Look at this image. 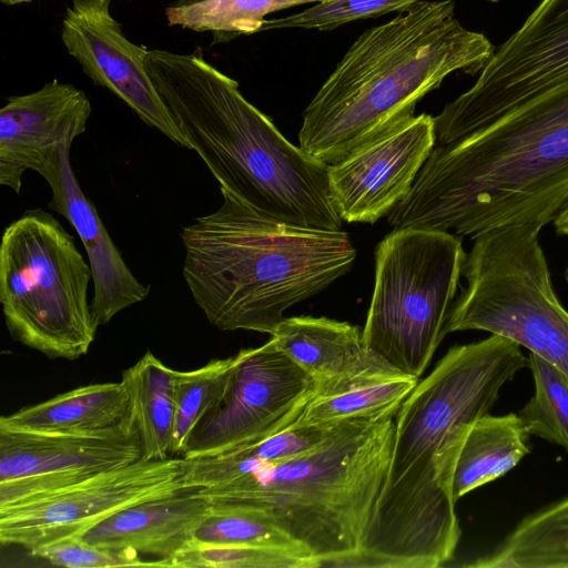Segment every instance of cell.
Wrapping results in <instances>:
<instances>
[{"label": "cell", "mask_w": 568, "mask_h": 568, "mask_svg": "<svg viewBox=\"0 0 568 568\" xmlns=\"http://www.w3.org/2000/svg\"><path fill=\"white\" fill-rule=\"evenodd\" d=\"M526 367L520 345L490 334L450 347L418 379L395 415L385 483L351 568H436L454 558L462 530L452 481L463 437Z\"/></svg>", "instance_id": "6da1fadb"}, {"label": "cell", "mask_w": 568, "mask_h": 568, "mask_svg": "<svg viewBox=\"0 0 568 568\" xmlns=\"http://www.w3.org/2000/svg\"><path fill=\"white\" fill-rule=\"evenodd\" d=\"M395 415L337 423L316 447L290 459L264 460L240 448L183 458L184 487L212 505L255 511L320 567L351 568L385 483Z\"/></svg>", "instance_id": "7a4b0ae2"}, {"label": "cell", "mask_w": 568, "mask_h": 568, "mask_svg": "<svg viewBox=\"0 0 568 568\" xmlns=\"http://www.w3.org/2000/svg\"><path fill=\"white\" fill-rule=\"evenodd\" d=\"M568 205V78L486 126L437 145L386 216L474 239L516 224L545 226Z\"/></svg>", "instance_id": "3957f363"}, {"label": "cell", "mask_w": 568, "mask_h": 568, "mask_svg": "<svg viewBox=\"0 0 568 568\" xmlns=\"http://www.w3.org/2000/svg\"><path fill=\"white\" fill-rule=\"evenodd\" d=\"M495 47L453 0H418L351 44L303 112L300 148L333 164L398 123L456 71L479 73Z\"/></svg>", "instance_id": "277c9868"}, {"label": "cell", "mask_w": 568, "mask_h": 568, "mask_svg": "<svg viewBox=\"0 0 568 568\" xmlns=\"http://www.w3.org/2000/svg\"><path fill=\"white\" fill-rule=\"evenodd\" d=\"M145 65L190 150L220 186L276 221L342 231L327 164L286 140L234 79L204 59L201 48L191 53L149 50Z\"/></svg>", "instance_id": "5b68a950"}, {"label": "cell", "mask_w": 568, "mask_h": 568, "mask_svg": "<svg viewBox=\"0 0 568 568\" xmlns=\"http://www.w3.org/2000/svg\"><path fill=\"white\" fill-rule=\"evenodd\" d=\"M220 191V207L182 229L184 281L211 325L272 335L287 308L351 271L356 250L344 231L293 226Z\"/></svg>", "instance_id": "8992f818"}, {"label": "cell", "mask_w": 568, "mask_h": 568, "mask_svg": "<svg viewBox=\"0 0 568 568\" xmlns=\"http://www.w3.org/2000/svg\"><path fill=\"white\" fill-rule=\"evenodd\" d=\"M91 267L52 214L26 211L3 232L0 302L11 337L50 358L77 359L95 338Z\"/></svg>", "instance_id": "52a82bcc"}, {"label": "cell", "mask_w": 568, "mask_h": 568, "mask_svg": "<svg viewBox=\"0 0 568 568\" xmlns=\"http://www.w3.org/2000/svg\"><path fill=\"white\" fill-rule=\"evenodd\" d=\"M542 227L516 224L475 236L446 334L485 331L509 338L568 378V311L558 298L539 243Z\"/></svg>", "instance_id": "ba28073f"}, {"label": "cell", "mask_w": 568, "mask_h": 568, "mask_svg": "<svg viewBox=\"0 0 568 568\" xmlns=\"http://www.w3.org/2000/svg\"><path fill=\"white\" fill-rule=\"evenodd\" d=\"M467 253L450 232L394 229L375 251V282L364 344L419 379L446 335Z\"/></svg>", "instance_id": "9c48e42d"}, {"label": "cell", "mask_w": 568, "mask_h": 568, "mask_svg": "<svg viewBox=\"0 0 568 568\" xmlns=\"http://www.w3.org/2000/svg\"><path fill=\"white\" fill-rule=\"evenodd\" d=\"M568 78V0H541L475 83L434 116L436 141L456 142Z\"/></svg>", "instance_id": "30bf717a"}, {"label": "cell", "mask_w": 568, "mask_h": 568, "mask_svg": "<svg viewBox=\"0 0 568 568\" xmlns=\"http://www.w3.org/2000/svg\"><path fill=\"white\" fill-rule=\"evenodd\" d=\"M184 459H140L37 499L0 508L2 545L36 547L82 537L133 505L185 490Z\"/></svg>", "instance_id": "8fae6325"}, {"label": "cell", "mask_w": 568, "mask_h": 568, "mask_svg": "<svg viewBox=\"0 0 568 568\" xmlns=\"http://www.w3.org/2000/svg\"><path fill=\"white\" fill-rule=\"evenodd\" d=\"M239 354L224 402L196 426L183 458L222 454L278 434L291 427L315 396L313 378L271 338Z\"/></svg>", "instance_id": "7c38bea8"}, {"label": "cell", "mask_w": 568, "mask_h": 568, "mask_svg": "<svg viewBox=\"0 0 568 568\" xmlns=\"http://www.w3.org/2000/svg\"><path fill=\"white\" fill-rule=\"evenodd\" d=\"M111 1L71 0L61 23L62 43L95 85L122 100L146 125L190 149L150 78L148 48L126 38L111 14Z\"/></svg>", "instance_id": "4fadbf2b"}, {"label": "cell", "mask_w": 568, "mask_h": 568, "mask_svg": "<svg viewBox=\"0 0 568 568\" xmlns=\"http://www.w3.org/2000/svg\"><path fill=\"white\" fill-rule=\"evenodd\" d=\"M436 144L434 116H412L327 165L332 203L348 223L374 224L409 194Z\"/></svg>", "instance_id": "5bb4252c"}, {"label": "cell", "mask_w": 568, "mask_h": 568, "mask_svg": "<svg viewBox=\"0 0 568 568\" xmlns=\"http://www.w3.org/2000/svg\"><path fill=\"white\" fill-rule=\"evenodd\" d=\"M92 106L71 83L53 79L42 88L7 98L0 110V184L17 194L27 170L38 172L88 126Z\"/></svg>", "instance_id": "9a60e30c"}, {"label": "cell", "mask_w": 568, "mask_h": 568, "mask_svg": "<svg viewBox=\"0 0 568 568\" xmlns=\"http://www.w3.org/2000/svg\"><path fill=\"white\" fill-rule=\"evenodd\" d=\"M71 145L61 146L38 173L51 189L52 197L48 207L69 221L85 248L94 288L91 312L100 326L108 324L124 308L144 301L150 286L133 275L93 203L80 187L71 166Z\"/></svg>", "instance_id": "2e32d148"}, {"label": "cell", "mask_w": 568, "mask_h": 568, "mask_svg": "<svg viewBox=\"0 0 568 568\" xmlns=\"http://www.w3.org/2000/svg\"><path fill=\"white\" fill-rule=\"evenodd\" d=\"M271 339L313 378L316 394L374 379L407 376L366 347L359 327L347 322L313 316L285 317Z\"/></svg>", "instance_id": "e0dca14e"}, {"label": "cell", "mask_w": 568, "mask_h": 568, "mask_svg": "<svg viewBox=\"0 0 568 568\" xmlns=\"http://www.w3.org/2000/svg\"><path fill=\"white\" fill-rule=\"evenodd\" d=\"M142 456L136 426L100 436L0 430V483L36 475L98 474Z\"/></svg>", "instance_id": "ac0fdd59"}, {"label": "cell", "mask_w": 568, "mask_h": 568, "mask_svg": "<svg viewBox=\"0 0 568 568\" xmlns=\"http://www.w3.org/2000/svg\"><path fill=\"white\" fill-rule=\"evenodd\" d=\"M211 508L209 498L185 489L120 510L80 539L109 550L158 556L165 567L194 538Z\"/></svg>", "instance_id": "d6986e66"}, {"label": "cell", "mask_w": 568, "mask_h": 568, "mask_svg": "<svg viewBox=\"0 0 568 568\" xmlns=\"http://www.w3.org/2000/svg\"><path fill=\"white\" fill-rule=\"evenodd\" d=\"M135 427L122 382L80 386L0 418V430L100 436Z\"/></svg>", "instance_id": "ffe728a7"}, {"label": "cell", "mask_w": 568, "mask_h": 568, "mask_svg": "<svg viewBox=\"0 0 568 568\" xmlns=\"http://www.w3.org/2000/svg\"><path fill=\"white\" fill-rule=\"evenodd\" d=\"M528 436L515 413L487 414L469 425L453 473L454 499L457 501L515 468L530 454Z\"/></svg>", "instance_id": "44dd1931"}, {"label": "cell", "mask_w": 568, "mask_h": 568, "mask_svg": "<svg viewBox=\"0 0 568 568\" xmlns=\"http://www.w3.org/2000/svg\"><path fill=\"white\" fill-rule=\"evenodd\" d=\"M176 374L146 352L121 375L132 418L142 443V459L160 460L171 455L176 413Z\"/></svg>", "instance_id": "7402d4cb"}, {"label": "cell", "mask_w": 568, "mask_h": 568, "mask_svg": "<svg viewBox=\"0 0 568 568\" xmlns=\"http://www.w3.org/2000/svg\"><path fill=\"white\" fill-rule=\"evenodd\" d=\"M477 568H568V497L525 517Z\"/></svg>", "instance_id": "603a6c76"}, {"label": "cell", "mask_w": 568, "mask_h": 568, "mask_svg": "<svg viewBox=\"0 0 568 568\" xmlns=\"http://www.w3.org/2000/svg\"><path fill=\"white\" fill-rule=\"evenodd\" d=\"M417 382L400 376L315 394L291 427L328 426L347 419L395 415Z\"/></svg>", "instance_id": "cb8c5ba5"}, {"label": "cell", "mask_w": 568, "mask_h": 568, "mask_svg": "<svg viewBox=\"0 0 568 568\" xmlns=\"http://www.w3.org/2000/svg\"><path fill=\"white\" fill-rule=\"evenodd\" d=\"M307 0H201L165 8L171 27L210 31L212 44L260 32L267 14L305 4Z\"/></svg>", "instance_id": "d4e9b609"}, {"label": "cell", "mask_w": 568, "mask_h": 568, "mask_svg": "<svg viewBox=\"0 0 568 568\" xmlns=\"http://www.w3.org/2000/svg\"><path fill=\"white\" fill-rule=\"evenodd\" d=\"M240 354L212 359L204 366L176 374V413L171 455H182L202 419L224 402Z\"/></svg>", "instance_id": "484cf974"}, {"label": "cell", "mask_w": 568, "mask_h": 568, "mask_svg": "<svg viewBox=\"0 0 568 568\" xmlns=\"http://www.w3.org/2000/svg\"><path fill=\"white\" fill-rule=\"evenodd\" d=\"M535 393L517 413L529 436L568 450V378L555 365L528 354Z\"/></svg>", "instance_id": "4316f807"}, {"label": "cell", "mask_w": 568, "mask_h": 568, "mask_svg": "<svg viewBox=\"0 0 568 568\" xmlns=\"http://www.w3.org/2000/svg\"><path fill=\"white\" fill-rule=\"evenodd\" d=\"M179 568H320L311 555L263 547L213 545L192 539L166 562Z\"/></svg>", "instance_id": "83f0119b"}, {"label": "cell", "mask_w": 568, "mask_h": 568, "mask_svg": "<svg viewBox=\"0 0 568 568\" xmlns=\"http://www.w3.org/2000/svg\"><path fill=\"white\" fill-rule=\"evenodd\" d=\"M193 539L213 545L275 547L313 556L255 511L239 507L212 505Z\"/></svg>", "instance_id": "f1b7e54d"}, {"label": "cell", "mask_w": 568, "mask_h": 568, "mask_svg": "<svg viewBox=\"0 0 568 568\" xmlns=\"http://www.w3.org/2000/svg\"><path fill=\"white\" fill-rule=\"evenodd\" d=\"M418 0H332L301 12L265 19L260 32L276 29L332 30L345 23L400 11Z\"/></svg>", "instance_id": "f546056e"}, {"label": "cell", "mask_w": 568, "mask_h": 568, "mask_svg": "<svg viewBox=\"0 0 568 568\" xmlns=\"http://www.w3.org/2000/svg\"><path fill=\"white\" fill-rule=\"evenodd\" d=\"M30 552L51 565L69 568L163 567L161 559L144 561L138 552L109 550L80 538L39 546Z\"/></svg>", "instance_id": "4dcf8cb0"}, {"label": "cell", "mask_w": 568, "mask_h": 568, "mask_svg": "<svg viewBox=\"0 0 568 568\" xmlns=\"http://www.w3.org/2000/svg\"><path fill=\"white\" fill-rule=\"evenodd\" d=\"M556 233L568 236V205H566L554 220Z\"/></svg>", "instance_id": "1f68e13d"}, {"label": "cell", "mask_w": 568, "mask_h": 568, "mask_svg": "<svg viewBox=\"0 0 568 568\" xmlns=\"http://www.w3.org/2000/svg\"><path fill=\"white\" fill-rule=\"evenodd\" d=\"M32 1L33 0H0V2L3 6H8V7L18 6V4H22V3H29Z\"/></svg>", "instance_id": "d6a6232c"}, {"label": "cell", "mask_w": 568, "mask_h": 568, "mask_svg": "<svg viewBox=\"0 0 568 568\" xmlns=\"http://www.w3.org/2000/svg\"><path fill=\"white\" fill-rule=\"evenodd\" d=\"M196 1H201V0H174L173 4L182 6V4H189V3H192V2H196Z\"/></svg>", "instance_id": "836d02e7"}, {"label": "cell", "mask_w": 568, "mask_h": 568, "mask_svg": "<svg viewBox=\"0 0 568 568\" xmlns=\"http://www.w3.org/2000/svg\"><path fill=\"white\" fill-rule=\"evenodd\" d=\"M565 280L568 282V263L565 270Z\"/></svg>", "instance_id": "e575fe53"}]
</instances>
